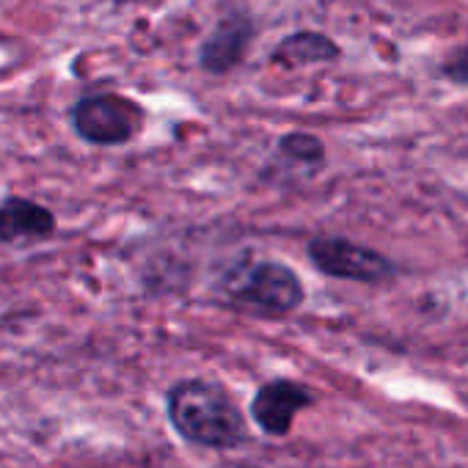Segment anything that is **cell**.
Masks as SVG:
<instances>
[{"label": "cell", "mask_w": 468, "mask_h": 468, "mask_svg": "<svg viewBox=\"0 0 468 468\" xmlns=\"http://www.w3.org/2000/svg\"><path fill=\"white\" fill-rule=\"evenodd\" d=\"M220 290L234 306L262 317L292 314L306 301V290L298 273L271 260L262 262L249 260L231 265L220 279Z\"/></svg>", "instance_id": "7a4b0ae2"}, {"label": "cell", "mask_w": 468, "mask_h": 468, "mask_svg": "<svg viewBox=\"0 0 468 468\" xmlns=\"http://www.w3.org/2000/svg\"><path fill=\"white\" fill-rule=\"evenodd\" d=\"M254 42V23L246 15L223 17L198 50V64L209 75H226L246 58Z\"/></svg>", "instance_id": "8992f818"}, {"label": "cell", "mask_w": 468, "mask_h": 468, "mask_svg": "<svg viewBox=\"0 0 468 468\" xmlns=\"http://www.w3.org/2000/svg\"><path fill=\"white\" fill-rule=\"evenodd\" d=\"M75 133L94 146H119L138 135L144 111L119 94H89L72 105Z\"/></svg>", "instance_id": "3957f363"}, {"label": "cell", "mask_w": 468, "mask_h": 468, "mask_svg": "<svg viewBox=\"0 0 468 468\" xmlns=\"http://www.w3.org/2000/svg\"><path fill=\"white\" fill-rule=\"evenodd\" d=\"M223 468H260L254 463H231V465H223Z\"/></svg>", "instance_id": "8fae6325"}, {"label": "cell", "mask_w": 468, "mask_h": 468, "mask_svg": "<svg viewBox=\"0 0 468 468\" xmlns=\"http://www.w3.org/2000/svg\"><path fill=\"white\" fill-rule=\"evenodd\" d=\"M174 430L196 446L234 449L249 438L246 416L234 399L209 380H179L165 397Z\"/></svg>", "instance_id": "6da1fadb"}, {"label": "cell", "mask_w": 468, "mask_h": 468, "mask_svg": "<svg viewBox=\"0 0 468 468\" xmlns=\"http://www.w3.org/2000/svg\"><path fill=\"white\" fill-rule=\"evenodd\" d=\"M443 75L454 83L468 86V48H460L457 53L449 56V61L443 64Z\"/></svg>", "instance_id": "30bf717a"}, {"label": "cell", "mask_w": 468, "mask_h": 468, "mask_svg": "<svg viewBox=\"0 0 468 468\" xmlns=\"http://www.w3.org/2000/svg\"><path fill=\"white\" fill-rule=\"evenodd\" d=\"M309 260L320 273L358 284H380L397 273L394 262L383 254L334 234H317L309 240Z\"/></svg>", "instance_id": "277c9868"}, {"label": "cell", "mask_w": 468, "mask_h": 468, "mask_svg": "<svg viewBox=\"0 0 468 468\" xmlns=\"http://www.w3.org/2000/svg\"><path fill=\"white\" fill-rule=\"evenodd\" d=\"M56 234V215L26 196H9L0 204V243L17 246L48 240Z\"/></svg>", "instance_id": "52a82bcc"}, {"label": "cell", "mask_w": 468, "mask_h": 468, "mask_svg": "<svg viewBox=\"0 0 468 468\" xmlns=\"http://www.w3.org/2000/svg\"><path fill=\"white\" fill-rule=\"evenodd\" d=\"M279 154L295 163H303L309 168H320L325 163V146L320 138L309 133H290L279 141Z\"/></svg>", "instance_id": "9c48e42d"}, {"label": "cell", "mask_w": 468, "mask_h": 468, "mask_svg": "<svg viewBox=\"0 0 468 468\" xmlns=\"http://www.w3.org/2000/svg\"><path fill=\"white\" fill-rule=\"evenodd\" d=\"M339 56V48L314 31H298L292 37H287L276 53H273V64L282 67H306V64H328Z\"/></svg>", "instance_id": "ba28073f"}, {"label": "cell", "mask_w": 468, "mask_h": 468, "mask_svg": "<svg viewBox=\"0 0 468 468\" xmlns=\"http://www.w3.org/2000/svg\"><path fill=\"white\" fill-rule=\"evenodd\" d=\"M314 402V394L287 378L262 383L251 399V419L268 435H287L292 430L295 416Z\"/></svg>", "instance_id": "5b68a950"}]
</instances>
